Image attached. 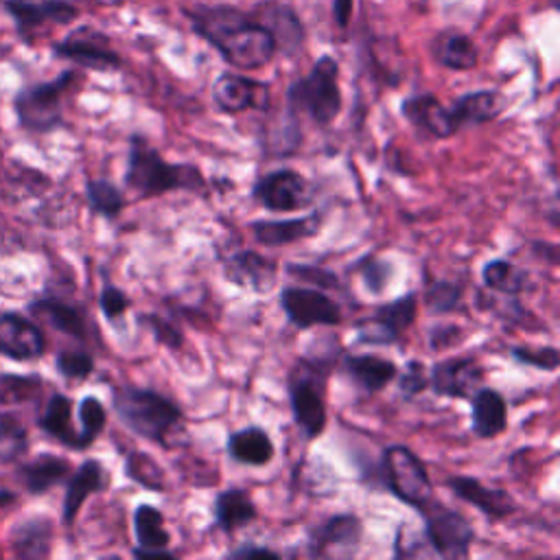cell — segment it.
Instances as JSON below:
<instances>
[{
  "mask_svg": "<svg viewBox=\"0 0 560 560\" xmlns=\"http://www.w3.org/2000/svg\"><path fill=\"white\" fill-rule=\"evenodd\" d=\"M107 422V411L103 407V402L96 396H83L79 402V433H81V442L88 448L105 429Z\"/></svg>",
  "mask_w": 560,
  "mask_h": 560,
  "instance_id": "cell-38",
  "label": "cell"
},
{
  "mask_svg": "<svg viewBox=\"0 0 560 560\" xmlns=\"http://www.w3.org/2000/svg\"><path fill=\"white\" fill-rule=\"evenodd\" d=\"M223 276L228 282L254 291L267 293L276 287L278 265L276 260L258 254L256 249H238L223 262Z\"/></svg>",
  "mask_w": 560,
  "mask_h": 560,
  "instance_id": "cell-18",
  "label": "cell"
},
{
  "mask_svg": "<svg viewBox=\"0 0 560 560\" xmlns=\"http://www.w3.org/2000/svg\"><path fill=\"white\" fill-rule=\"evenodd\" d=\"M98 306H101V313L105 315V319L114 322L120 315H125V311L131 306V300L122 289H118L114 284H105L101 291V298H98Z\"/></svg>",
  "mask_w": 560,
  "mask_h": 560,
  "instance_id": "cell-46",
  "label": "cell"
},
{
  "mask_svg": "<svg viewBox=\"0 0 560 560\" xmlns=\"http://www.w3.org/2000/svg\"><path fill=\"white\" fill-rule=\"evenodd\" d=\"M31 313L46 319L55 330L70 335L74 339H85L88 335V326H85V317L83 311L61 298L55 295H42L37 300L31 302Z\"/></svg>",
  "mask_w": 560,
  "mask_h": 560,
  "instance_id": "cell-29",
  "label": "cell"
},
{
  "mask_svg": "<svg viewBox=\"0 0 560 560\" xmlns=\"http://www.w3.org/2000/svg\"><path fill=\"white\" fill-rule=\"evenodd\" d=\"M7 13L13 18L24 42H33L35 33L52 24H70L79 11L66 0H4Z\"/></svg>",
  "mask_w": 560,
  "mask_h": 560,
  "instance_id": "cell-14",
  "label": "cell"
},
{
  "mask_svg": "<svg viewBox=\"0 0 560 560\" xmlns=\"http://www.w3.org/2000/svg\"><path fill=\"white\" fill-rule=\"evenodd\" d=\"M107 486V470L98 459H85L74 475L68 479L66 486V494H63V508H61V516L63 523L70 527L81 510V505L85 503L88 497L101 492Z\"/></svg>",
  "mask_w": 560,
  "mask_h": 560,
  "instance_id": "cell-24",
  "label": "cell"
},
{
  "mask_svg": "<svg viewBox=\"0 0 560 560\" xmlns=\"http://www.w3.org/2000/svg\"><path fill=\"white\" fill-rule=\"evenodd\" d=\"M85 197H88V206L94 214L105 217V219H116L122 208H125V195L122 190L105 179V177H92L85 182Z\"/></svg>",
  "mask_w": 560,
  "mask_h": 560,
  "instance_id": "cell-36",
  "label": "cell"
},
{
  "mask_svg": "<svg viewBox=\"0 0 560 560\" xmlns=\"http://www.w3.org/2000/svg\"><path fill=\"white\" fill-rule=\"evenodd\" d=\"M298 374V372H295ZM289 407L293 413V422L304 435V440L313 442L317 440L328 422L324 394H322V381L315 378V374L300 372L289 383Z\"/></svg>",
  "mask_w": 560,
  "mask_h": 560,
  "instance_id": "cell-13",
  "label": "cell"
},
{
  "mask_svg": "<svg viewBox=\"0 0 560 560\" xmlns=\"http://www.w3.org/2000/svg\"><path fill=\"white\" fill-rule=\"evenodd\" d=\"M287 273L298 278V280H304V282H311L315 284L317 289L319 287H337V276L332 271H328L326 267H319V265H304V262H289L287 267Z\"/></svg>",
  "mask_w": 560,
  "mask_h": 560,
  "instance_id": "cell-45",
  "label": "cell"
},
{
  "mask_svg": "<svg viewBox=\"0 0 560 560\" xmlns=\"http://www.w3.org/2000/svg\"><path fill=\"white\" fill-rule=\"evenodd\" d=\"M210 92L214 105L225 114H241L245 109L269 107V88L238 72H221L214 79Z\"/></svg>",
  "mask_w": 560,
  "mask_h": 560,
  "instance_id": "cell-15",
  "label": "cell"
},
{
  "mask_svg": "<svg viewBox=\"0 0 560 560\" xmlns=\"http://www.w3.org/2000/svg\"><path fill=\"white\" fill-rule=\"evenodd\" d=\"M39 429L68 448H85L79 429L72 427V400L66 394H52L37 420Z\"/></svg>",
  "mask_w": 560,
  "mask_h": 560,
  "instance_id": "cell-30",
  "label": "cell"
},
{
  "mask_svg": "<svg viewBox=\"0 0 560 560\" xmlns=\"http://www.w3.org/2000/svg\"><path fill=\"white\" fill-rule=\"evenodd\" d=\"M114 411L131 433L162 448H171L168 438L184 420L182 409L171 398L136 385H122L114 392Z\"/></svg>",
  "mask_w": 560,
  "mask_h": 560,
  "instance_id": "cell-3",
  "label": "cell"
},
{
  "mask_svg": "<svg viewBox=\"0 0 560 560\" xmlns=\"http://www.w3.org/2000/svg\"><path fill=\"white\" fill-rule=\"evenodd\" d=\"M446 486L459 501L470 503L488 518H505L516 510V503L508 490L486 486L477 477L455 475V477L446 479Z\"/></svg>",
  "mask_w": 560,
  "mask_h": 560,
  "instance_id": "cell-20",
  "label": "cell"
},
{
  "mask_svg": "<svg viewBox=\"0 0 560 560\" xmlns=\"http://www.w3.org/2000/svg\"><path fill=\"white\" fill-rule=\"evenodd\" d=\"M7 501H13V494H9V492H0V503H7Z\"/></svg>",
  "mask_w": 560,
  "mask_h": 560,
  "instance_id": "cell-51",
  "label": "cell"
},
{
  "mask_svg": "<svg viewBox=\"0 0 560 560\" xmlns=\"http://www.w3.org/2000/svg\"><path fill=\"white\" fill-rule=\"evenodd\" d=\"M363 538V523L354 514H335L308 532V553L317 558H352Z\"/></svg>",
  "mask_w": 560,
  "mask_h": 560,
  "instance_id": "cell-11",
  "label": "cell"
},
{
  "mask_svg": "<svg viewBox=\"0 0 560 560\" xmlns=\"http://www.w3.org/2000/svg\"><path fill=\"white\" fill-rule=\"evenodd\" d=\"M343 370L350 381L365 394H376L385 389L398 374L396 363L378 354H346Z\"/></svg>",
  "mask_w": 560,
  "mask_h": 560,
  "instance_id": "cell-27",
  "label": "cell"
},
{
  "mask_svg": "<svg viewBox=\"0 0 560 560\" xmlns=\"http://www.w3.org/2000/svg\"><path fill=\"white\" fill-rule=\"evenodd\" d=\"M55 368L61 376L70 381H83L92 374L94 370V359L88 350H77V348H66L59 350L55 357Z\"/></svg>",
  "mask_w": 560,
  "mask_h": 560,
  "instance_id": "cell-40",
  "label": "cell"
},
{
  "mask_svg": "<svg viewBox=\"0 0 560 560\" xmlns=\"http://www.w3.org/2000/svg\"><path fill=\"white\" fill-rule=\"evenodd\" d=\"M52 525L48 518H28L20 523L11 534V545L22 558H44L50 553Z\"/></svg>",
  "mask_w": 560,
  "mask_h": 560,
  "instance_id": "cell-35",
  "label": "cell"
},
{
  "mask_svg": "<svg viewBox=\"0 0 560 560\" xmlns=\"http://www.w3.org/2000/svg\"><path fill=\"white\" fill-rule=\"evenodd\" d=\"M503 107H505V101L499 92L475 90V92L459 96L451 105V114H453L457 129H462L466 125H483V122L494 120L503 112Z\"/></svg>",
  "mask_w": 560,
  "mask_h": 560,
  "instance_id": "cell-31",
  "label": "cell"
},
{
  "mask_svg": "<svg viewBox=\"0 0 560 560\" xmlns=\"http://www.w3.org/2000/svg\"><path fill=\"white\" fill-rule=\"evenodd\" d=\"M424 304L433 315L453 313L462 304V284L453 280H433L424 291Z\"/></svg>",
  "mask_w": 560,
  "mask_h": 560,
  "instance_id": "cell-39",
  "label": "cell"
},
{
  "mask_svg": "<svg viewBox=\"0 0 560 560\" xmlns=\"http://www.w3.org/2000/svg\"><path fill=\"white\" fill-rule=\"evenodd\" d=\"M77 72L66 70L57 79L22 88L15 94L13 107L20 125L33 133H48L63 122V94L74 83Z\"/></svg>",
  "mask_w": 560,
  "mask_h": 560,
  "instance_id": "cell-6",
  "label": "cell"
},
{
  "mask_svg": "<svg viewBox=\"0 0 560 560\" xmlns=\"http://www.w3.org/2000/svg\"><path fill=\"white\" fill-rule=\"evenodd\" d=\"M125 468H127V475L151 488V490H164V475H162V468L151 459L147 457V453H131L127 455V462H125Z\"/></svg>",
  "mask_w": 560,
  "mask_h": 560,
  "instance_id": "cell-41",
  "label": "cell"
},
{
  "mask_svg": "<svg viewBox=\"0 0 560 560\" xmlns=\"http://www.w3.org/2000/svg\"><path fill=\"white\" fill-rule=\"evenodd\" d=\"M433 57L448 70H470L477 66V46L459 31H442L431 44Z\"/></svg>",
  "mask_w": 560,
  "mask_h": 560,
  "instance_id": "cell-33",
  "label": "cell"
},
{
  "mask_svg": "<svg viewBox=\"0 0 560 560\" xmlns=\"http://www.w3.org/2000/svg\"><path fill=\"white\" fill-rule=\"evenodd\" d=\"M322 225V214L313 212L306 217H295V219H280V221H252L247 228L256 243L267 245V247H282L291 245L304 238H311L319 232Z\"/></svg>",
  "mask_w": 560,
  "mask_h": 560,
  "instance_id": "cell-22",
  "label": "cell"
},
{
  "mask_svg": "<svg viewBox=\"0 0 560 560\" xmlns=\"http://www.w3.org/2000/svg\"><path fill=\"white\" fill-rule=\"evenodd\" d=\"M28 448L26 427L13 413H0V464L15 462Z\"/></svg>",
  "mask_w": 560,
  "mask_h": 560,
  "instance_id": "cell-37",
  "label": "cell"
},
{
  "mask_svg": "<svg viewBox=\"0 0 560 560\" xmlns=\"http://www.w3.org/2000/svg\"><path fill=\"white\" fill-rule=\"evenodd\" d=\"M133 536L136 558H175L168 549L171 534L164 527V514L151 503H138L133 510Z\"/></svg>",
  "mask_w": 560,
  "mask_h": 560,
  "instance_id": "cell-21",
  "label": "cell"
},
{
  "mask_svg": "<svg viewBox=\"0 0 560 560\" xmlns=\"http://www.w3.org/2000/svg\"><path fill=\"white\" fill-rule=\"evenodd\" d=\"M381 477L385 488L396 499L416 508L418 512H422L435 499L427 466L411 448L402 444H392L383 451Z\"/></svg>",
  "mask_w": 560,
  "mask_h": 560,
  "instance_id": "cell-5",
  "label": "cell"
},
{
  "mask_svg": "<svg viewBox=\"0 0 560 560\" xmlns=\"http://www.w3.org/2000/svg\"><path fill=\"white\" fill-rule=\"evenodd\" d=\"M252 197L269 212H293L313 201V190L300 171L276 168L254 182Z\"/></svg>",
  "mask_w": 560,
  "mask_h": 560,
  "instance_id": "cell-9",
  "label": "cell"
},
{
  "mask_svg": "<svg viewBox=\"0 0 560 560\" xmlns=\"http://www.w3.org/2000/svg\"><path fill=\"white\" fill-rule=\"evenodd\" d=\"M228 556H230V558H252V556H260V558H278L280 553H278L276 549H271V547H265V545H252V542H247V545H241V547H236V549L228 551Z\"/></svg>",
  "mask_w": 560,
  "mask_h": 560,
  "instance_id": "cell-49",
  "label": "cell"
},
{
  "mask_svg": "<svg viewBox=\"0 0 560 560\" xmlns=\"http://www.w3.org/2000/svg\"><path fill=\"white\" fill-rule=\"evenodd\" d=\"M357 269L361 271L368 291L374 293V295H381L383 289L389 284V278H392V262L389 260L368 256L365 260L359 262Z\"/></svg>",
  "mask_w": 560,
  "mask_h": 560,
  "instance_id": "cell-43",
  "label": "cell"
},
{
  "mask_svg": "<svg viewBox=\"0 0 560 560\" xmlns=\"http://www.w3.org/2000/svg\"><path fill=\"white\" fill-rule=\"evenodd\" d=\"M254 20H258L273 37L276 42V50L291 55L295 52L302 42H304V28L300 18L295 15V11L287 4H267L260 7L254 15Z\"/></svg>",
  "mask_w": 560,
  "mask_h": 560,
  "instance_id": "cell-26",
  "label": "cell"
},
{
  "mask_svg": "<svg viewBox=\"0 0 560 560\" xmlns=\"http://www.w3.org/2000/svg\"><path fill=\"white\" fill-rule=\"evenodd\" d=\"M510 357L516 363L532 365L545 372H556L560 365V352L556 346H542V348H529V346H512Z\"/></svg>",
  "mask_w": 560,
  "mask_h": 560,
  "instance_id": "cell-42",
  "label": "cell"
},
{
  "mask_svg": "<svg viewBox=\"0 0 560 560\" xmlns=\"http://www.w3.org/2000/svg\"><path fill=\"white\" fill-rule=\"evenodd\" d=\"M46 350V339L42 328L15 313H0V354L13 361H33L39 359Z\"/></svg>",
  "mask_w": 560,
  "mask_h": 560,
  "instance_id": "cell-17",
  "label": "cell"
},
{
  "mask_svg": "<svg viewBox=\"0 0 560 560\" xmlns=\"http://www.w3.org/2000/svg\"><path fill=\"white\" fill-rule=\"evenodd\" d=\"M483 383V368L470 357L438 361L429 372V387L444 398H470Z\"/></svg>",
  "mask_w": 560,
  "mask_h": 560,
  "instance_id": "cell-16",
  "label": "cell"
},
{
  "mask_svg": "<svg viewBox=\"0 0 560 560\" xmlns=\"http://www.w3.org/2000/svg\"><path fill=\"white\" fill-rule=\"evenodd\" d=\"M280 306L300 330L313 326H337L341 322L339 304L317 287H284L280 291Z\"/></svg>",
  "mask_w": 560,
  "mask_h": 560,
  "instance_id": "cell-10",
  "label": "cell"
},
{
  "mask_svg": "<svg viewBox=\"0 0 560 560\" xmlns=\"http://www.w3.org/2000/svg\"><path fill=\"white\" fill-rule=\"evenodd\" d=\"M470 429L481 440H492L508 429V402L501 392L479 387L470 396Z\"/></svg>",
  "mask_w": 560,
  "mask_h": 560,
  "instance_id": "cell-23",
  "label": "cell"
},
{
  "mask_svg": "<svg viewBox=\"0 0 560 560\" xmlns=\"http://www.w3.org/2000/svg\"><path fill=\"white\" fill-rule=\"evenodd\" d=\"M398 376V374H396ZM429 387V372L420 361H407L398 376V389L405 398H413Z\"/></svg>",
  "mask_w": 560,
  "mask_h": 560,
  "instance_id": "cell-44",
  "label": "cell"
},
{
  "mask_svg": "<svg viewBox=\"0 0 560 560\" xmlns=\"http://www.w3.org/2000/svg\"><path fill=\"white\" fill-rule=\"evenodd\" d=\"M212 516H214V525L223 534H234L247 527L258 516V510L247 488L230 486L214 497Z\"/></svg>",
  "mask_w": 560,
  "mask_h": 560,
  "instance_id": "cell-25",
  "label": "cell"
},
{
  "mask_svg": "<svg viewBox=\"0 0 560 560\" xmlns=\"http://www.w3.org/2000/svg\"><path fill=\"white\" fill-rule=\"evenodd\" d=\"M457 332H462V328L457 326H438L431 330L429 335V343L433 350H440V348H446L451 343H455V339L459 337Z\"/></svg>",
  "mask_w": 560,
  "mask_h": 560,
  "instance_id": "cell-48",
  "label": "cell"
},
{
  "mask_svg": "<svg viewBox=\"0 0 560 560\" xmlns=\"http://www.w3.org/2000/svg\"><path fill=\"white\" fill-rule=\"evenodd\" d=\"M125 186L140 199L160 197L171 190H201L206 188L203 173L199 166L188 162H166L158 149H153L144 138L131 136L127 164H125Z\"/></svg>",
  "mask_w": 560,
  "mask_h": 560,
  "instance_id": "cell-2",
  "label": "cell"
},
{
  "mask_svg": "<svg viewBox=\"0 0 560 560\" xmlns=\"http://www.w3.org/2000/svg\"><path fill=\"white\" fill-rule=\"evenodd\" d=\"M70 472V464L52 453H42L20 466V479L31 494H44L61 483Z\"/></svg>",
  "mask_w": 560,
  "mask_h": 560,
  "instance_id": "cell-32",
  "label": "cell"
},
{
  "mask_svg": "<svg viewBox=\"0 0 560 560\" xmlns=\"http://www.w3.org/2000/svg\"><path fill=\"white\" fill-rule=\"evenodd\" d=\"M418 295L413 291L398 295L374 308L372 315L357 324L359 343L368 346H389L400 341L405 330L416 322Z\"/></svg>",
  "mask_w": 560,
  "mask_h": 560,
  "instance_id": "cell-8",
  "label": "cell"
},
{
  "mask_svg": "<svg viewBox=\"0 0 560 560\" xmlns=\"http://www.w3.org/2000/svg\"><path fill=\"white\" fill-rule=\"evenodd\" d=\"M55 55L68 61L79 63L81 68L109 72L120 68L122 59L120 55L109 46V39L92 28V26H79L70 35H66L61 42L52 46Z\"/></svg>",
  "mask_w": 560,
  "mask_h": 560,
  "instance_id": "cell-12",
  "label": "cell"
},
{
  "mask_svg": "<svg viewBox=\"0 0 560 560\" xmlns=\"http://www.w3.org/2000/svg\"><path fill=\"white\" fill-rule=\"evenodd\" d=\"M339 63L330 55H322L306 77L293 81L287 90L291 112H304L315 125L328 127L341 112Z\"/></svg>",
  "mask_w": 560,
  "mask_h": 560,
  "instance_id": "cell-4",
  "label": "cell"
},
{
  "mask_svg": "<svg viewBox=\"0 0 560 560\" xmlns=\"http://www.w3.org/2000/svg\"><path fill=\"white\" fill-rule=\"evenodd\" d=\"M400 114L424 136L444 140L455 136L459 129L453 120L451 107L433 94H413L400 103Z\"/></svg>",
  "mask_w": 560,
  "mask_h": 560,
  "instance_id": "cell-19",
  "label": "cell"
},
{
  "mask_svg": "<svg viewBox=\"0 0 560 560\" xmlns=\"http://www.w3.org/2000/svg\"><path fill=\"white\" fill-rule=\"evenodd\" d=\"M420 514L424 518L422 536L435 556L446 560L470 556L475 529L462 512L451 510L433 499Z\"/></svg>",
  "mask_w": 560,
  "mask_h": 560,
  "instance_id": "cell-7",
  "label": "cell"
},
{
  "mask_svg": "<svg viewBox=\"0 0 560 560\" xmlns=\"http://www.w3.org/2000/svg\"><path fill=\"white\" fill-rule=\"evenodd\" d=\"M144 322L149 324V328H151L153 337L158 339V343H162V346H166V348H171V350L182 348L184 335H182L179 328H175L171 322H166V319H162V317H158V315H147Z\"/></svg>",
  "mask_w": 560,
  "mask_h": 560,
  "instance_id": "cell-47",
  "label": "cell"
},
{
  "mask_svg": "<svg viewBox=\"0 0 560 560\" xmlns=\"http://www.w3.org/2000/svg\"><path fill=\"white\" fill-rule=\"evenodd\" d=\"M352 15V0H332V18L339 26H346Z\"/></svg>",
  "mask_w": 560,
  "mask_h": 560,
  "instance_id": "cell-50",
  "label": "cell"
},
{
  "mask_svg": "<svg viewBox=\"0 0 560 560\" xmlns=\"http://www.w3.org/2000/svg\"><path fill=\"white\" fill-rule=\"evenodd\" d=\"M186 15L190 18L192 31L238 70L262 68L278 52L271 33L258 20L234 7H195Z\"/></svg>",
  "mask_w": 560,
  "mask_h": 560,
  "instance_id": "cell-1",
  "label": "cell"
},
{
  "mask_svg": "<svg viewBox=\"0 0 560 560\" xmlns=\"http://www.w3.org/2000/svg\"><path fill=\"white\" fill-rule=\"evenodd\" d=\"M225 451H228L230 459H234L236 464H243V466H267L276 455V446H273L269 433L256 424L232 431L228 435Z\"/></svg>",
  "mask_w": 560,
  "mask_h": 560,
  "instance_id": "cell-28",
  "label": "cell"
},
{
  "mask_svg": "<svg viewBox=\"0 0 560 560\" xmlns=\"http://www.w3.org/2000/svg\"><path fill=\"white\" fill-rule=\"evenodd\" d=\"M481 282L490 291L518 295L529 287V273L508 258H492L481 267Z\"/></svg>",
  "mask_w": 560,
  "mask_h": 560,
  "instance_id": "cell-34",
  "label": "cell"
}]
</instances>
